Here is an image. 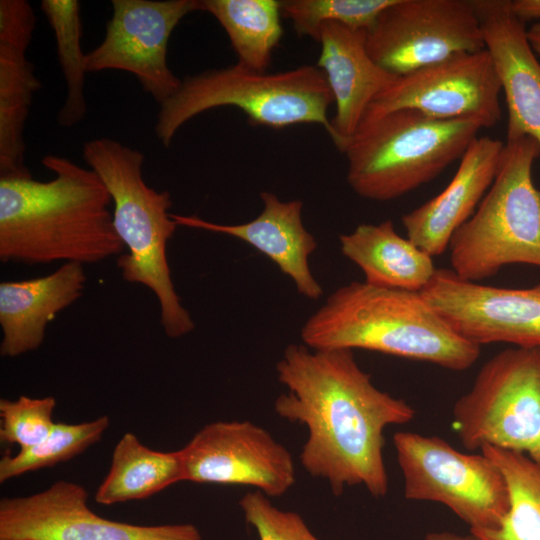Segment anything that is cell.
Returning a JSON list of instances; mask_svg holds the SVG:
<instances>
[{
	"label": "cell",
	"instance_id": "1",
	"mask_svg": "<svg viewBox=\"0 0 540 540\" xmlns=\"http://www.w3.org/2000/svg\"><path fill=\"white\" fill-rule=\"evenodd\" d=\"M276 372L287 388L275 399L276 414L307 429L299 455L305 471L336 496L358 485L385 496L384 431L413 420L412 406L377 388L353 350L290 344Z\"/></svg>",
	"mask_w": 540,
	"mask_h": 540
},
{
	"label": "cell",
	"instance_id": "2",
	"mask_svg": "<svg viewBox=\"0 0 540 540\" xmlns=\"http://www.w3.org/2000/svg\"><path fill=\"white\" fill-rule=\"evenodd\" d=\"M41 162L53 179L0 178L1 262L86 265L123 254L99 176L59 155Z\"/></svg>",
	"mask_w": 540,
	"mask_h": 540
},
{
	"label": "cell",
	"instance_id": "3",
	"mask_svg": "<svg viewBox=\"0 0 540 540\" xmlns=\"http://www.w3.org/2000/svg\"><path fill=\"white\" fill-rule=\"evenodd\" d=\"M311 349H363L461 371L480 346L456 333L420 292L351 282L331 293L303 324Z\"/></svg>",
	"mask_w": 540,
	"mask_h": 540
},
{
	"label": "cell",
	"instance_id": "4",
	"mask_svg": "<svg viewBox=\"0 0 540 540\" xmlns=\"http://www.w3.org/2000/svg\"><path fill=\"white\" fill-rule=\"evenodd\" d=\"M82 154L112 198L114 228L127 249L117 259L122 278L154 294L166 336L189 334L195 324L175 290L167 259V243L178 227L168 212L170 193L149 187L143 178L144 154L115 139L86 141Z\"/></svg>",
	"mask_w": 540,
	"mask_h": 540
},
{
	"label": "cell",
	"instance_id": "5",
	"mask_svg": "<svg viewBox=\"0 0 540 540\" xmlns=\"http://www.w3.org/2000/svg\"><path fill=\"white\" fill-rule=\"evenodd\" d=\"M332 103L326 77L317 66L267 73L237 62L184 77L179 89L159 105L154 131L161 144L169 147L177 131L195 116L233 106L253 125L277 129L318 124L330 134L328 109Z\"/></svg>",
	"mask_w": 540,
	"mask_h": 540
},
{
	"label": "cell",
	"instance_id": "6",
	"mask_svg": "<svg viewBox=\"0 0 540 540\" xmlns=\"http://www.w3.org/2000/svg\"><path fill=\"white\" fill-rule=\"evenodd\" d=\"M481 128L476 120H438L413 109L365 119L342 151L347 182L365 199L399 198L461 158Z\"/></svg>",
	"mask_w": 540,
	"mask_h": 540
},
{
	"label": "cell",
	"instance_id": "7",
	"mask_svg": "<svg viewBox=\"0 0 540 540\" xmlns=\"http://www.w3.org/2000/svg\"><path fill=\"white\" fill-rule=\"evenodd\" d=\"M539 156L531 137L505 143L493 183L450 240L451 270L460 278L479 282L515 263L540 267V190L532 180Z\"/></svg>",
	"mask_w": 540,
	"mask_h": 540
},
{
	"label": "cell",
	"instance_id": "8",
	"mask_svg": "<svg viewBox=\"0 0 540 540\" xmlns=\"http://www.w3.org/2000/svg\"><path fill=\"white\" fill-rule=\"evenodd\" d=\"M452 425L468 450L494 447L540 465V348L491 357L454 404Z\"/></svg>",
	"mask_w": 540,
	"mask_h": 540
},
{
	"label": "cell",
	"instance_id": "9",
	"mask_svg": "<svg viewBox=\"0 0 540 540\" xmlns=\"http://www.w3.org/2000/svg\"><path fill=\"white\" fill-rule=\"evenodd\" d=\"M408 500L448 507L470 530L494 529L509 509L503 474L482 452L465 454L437 436L400 431L393 436Z\"/></svg>",
	"mask_w": 540,
	"mask_h": 540
},
{
	"label": "cell",
	"instance_id": "10",
	"mask_svg": "<svg viewBox=\"0 0 540 540\" xmlns=\"http://www.w3.org/2000/svg\"><path fill=\"white\" fill-rule=\"evenodd\" d=\"M372 59L395 76L485 49L473 1L393 0L366 31Z\"/></svg>",
	"mask_w": 540,
	"mask_h": 540
},
{
	"label": "cell",
	"instance_id": "11",
	"mask_svg": "<svg viewBox=\"0 0 540 540\" xmlns=\"http://www.w3.org/2000/svg\"><path fill=\"white\" fill-rule=\"evenodd\" d=\"M500 92L489 52L461 53L397 76L373 100L362 121L413 109L438 120L471 119L483 128L493 127L501 119Z\"/></svg>",
	"mask_w": 540,
	"mask_h": 540
},
{
	"label": "cell",
	"instance_id": "12",
	"mask_svg": "<svg viewBox=\"0 0 540 540\" xmlns=\"http://www.w3.org/2000/svg\"><path fill=\"white\" fill-rule=\"evenodd\" d=\"M112 16L102 42L86 53L87 72L132 73L160 105L180 87L167 63L170 36L189 13L201 11L200 0H112Z\"/></svg>",
	"mask_w": 540,
	"mask_h": 540
},
{
	"label": "cell",
	"instance_id": "13",
	"mask_svg": "<svg viewBox=\"0 0 540 540\" xmlns=\"http://www.w3.org/2000/svg\"><path fill=\"white\" fill-rule=\"evenodd\" d=\"M0 540H202L190 523L154 526L114 521L88 506V492L58 480L41 492L0 500Z\"/></svg>",
	"mask_w": 540,
	"mask_h": 540
},
{
	"label": "cell",
	"instance_id": "14",
	"mask_svg": "<svg viewBox=\"0 0 540 540\" xmlns=\"http://www.w3.org/2000/svg\"><path fill=\"white\" fill-rule=\"evenodd\" d=\"M183 481L242 485L267 497H280L295 484L290 451L251 421L204 425L180 449Z\"/></svg>",
	"mask_w": 540,
	"mask_h": 540
},
{
	"label": "cell",
	"instance_id": "15",
	"mask_svg": "<svg viewBox=\"0 0 540 540\" xmlns=\"http://www.w3.org/2000/svg\"><path fill=\"white\" fill-rule=\"evenodd\" d=\"M420 293L456 333L472 343L540 348V283L521 289L496 287L437 268Z\"/></svg>",
	"mask_w": 540,
	"mask_h": 540
},
{
	"label": "cell",
	"instance_id": "16",
	"mask_svg": "<svg viewBox=\"0 0 540 540\" xmlns=\"http://www.w3.org/2000/svg\"><path fill=\"white\" fill-rule=\"evenodd\" d=\"M36 16L26 0L0 1V178H31L25 124L42 83L27 58Z\"/></svg>",
	"mask_w": 540,
	"mask_h": 540
},
{
	"label": "cell",
	"instance_id": "17",
	"mask_svg": "<svg viewBox=\"0 0 540 540\" xmlns=\"http://www.w3.org/2000/svg\"><path fill=\"white\" fill-rule=\"evenodd\" d=\"M508 110L507 141L531 137L540 145V63L525 23L509 0L473 1Z\"/></svg>",
	"mask_w": 540,
	"mask_h": 540
},
{
	"label": "cell",
	"instance_id": "18",
	"mask_svg": "<svg viewBox=\"0 0 540 540\" xmlns=\"http://www.w3.org/2000/svg\"><path fill=\"white\" fill-rule=\"evenodd\" d=\"M261 213L253 220L236 225L219 224L196 215L171 214L178 226L229 235L242 240L268 257L294 283L299 294L316 300L323 290L309 266L317 248L315 237L302 219L301 200L282 201L275 194H260Z\"/></svg>",
	"mask_w": 540,
	"mask_h": 540
},
{
	"label": "cell",
	"instance_id": "19",
	"mask_svg": "<svg viewBox=\"0 0 540 540\" xmlns=\"http://www.w3.org/2000/svg\"><path fill=\"white\" fill-rule=\"evenodd\" d=\"M318 42L321 52L316 66L324 73L336 106L329 136L342 152L370 104L397 76L369 55L365 30L325 23Z\"/></svg>",
	"mask_w": 540,
	"mask_h": 540
},
{
	"label": "cell",
	"instance_id": "20",
	"mask_svg": "<svg viewBox=\"0 0 540 540\" xmlns=\"http://www.w3.org/2000/svg\"><path fill=\"white\" fill-rule=\"evenodd\" d=\"M504 145L487 136L475 138L445 189L403 215L407 238L430 256L441 255L493 183Z\"/></svg>",
	"mask_w": 540,
	"mask_h": 540
},
{
	"label": "cell",
	"instance_id": "21",
	"mask_svg": "<svg viewBox=\"0 0 540 540\" xmlns=\"http://www.w3.org/2000/svg\"><path fill=\"white\" fill-rule=\"evenodd\" d=\"M86 281L84 265L64 263L45 276L1 282V356L15 358L37 350L48 324L83 295Z\"/></svg>",
	"mask_w": 540,
	"mask_h": 540
},
{
	"label": "cell",
	"instance_id": "22",
	"mask_svg": "<svg viewBox=\"0 0 540 540\" xmlns=\"http://www.w3.org/2000/svg\"><path fill=\"white\" fill-rule=\"evenodd\" d=\"M342 254L356 264L364 282L382 288L421 292L432 279V256L400 236L391 220L360 224L339 236Z\"/></svg>",
	"mask_w": 540,
	"mask_h": 540
},
{
	"label": "cell",
	"instance_id": "23",
	"mask_svg": "<svg viewBox=\"0 0 540 540\" xmlns=\"http://www.w3.org/2000/svg\"><path fill=\"white\" fill-rule=\"evenodd\" d=\"M180 481H183L180 450H153L135 434L127 432L116 444L110 469L94 497L101 505L142 500Z\"/></svg>",
	"mask_w": 540,
	"mask_h": 540
},
{
	"label": "cell",
	"instance_id": "24",
	"mask_svg": "<svg viewBox=\"0 0 540 540\" xmlns=\"http://www.w3.org/2000/svg\"><path fill=\"white\" fill-rule=\"evenodd\" d=\"M200 5L227 33L238 63L266 72L283 34L280 1L200 0Z\"/></svg>",
	"mask_w": 540,
	"mask_h": 540
},
{
	"label": "cell",
	"instance_id": "25",
	"mask_svg": "<svg viewBox=\"0 0 540 540\" xmlns=\"http://www.w3.org/2000/svg\"><path fill=\"white\" fill-rule=\"evenodd\" d=\"M481 452L504 476L509 509L498 527L470 533L481 540H540V465L523 454L494 447Z\"/></svg>",
	"mask_w": 540,
	"mask_h": 540
},
{
	"label": "cell",
	"instance_id": "26",
	"mask_svg": "<svg viewBox=\"0 0 540 540\" xmlns=\"http://www.w3.org/2000/svg\"><path fill=\"white\" fill-rule=\"evenodd\" d=\"M41 9L54 32L57 57L66 83V97L57 114L59 126L69 128L86 116V54L81 49L82 25L77 0H42Z\"/></svg>",
	"mask_w": 540,
	"mask_h": 540
},
{
	"label": "cell",
	"instance_id": "27",
	"mask_svg": "<svg viewBox=\"0 0 540 540\" xmlns=\"http://www.w3.org/2000/svg\"><path fill=\"white\" fill-rule=\"evenodd\" d=\"M110 425L107 415L94 420L69 424L56 422L49 435L38 444L6 454L0 460V482L25 473L66 462L101 440Z\"/></svg>",
	"mask_w": 540,
	"mask_h": 540
},
{
	"label": "cell",
	"instance_id": "28",
	"mask_svg": "<svg viewBox=\"0 0 540 540\" xmlns=\"http://www.w3.org/2000/svg\"><path fill=\"white\" fill-rule=\"evenodd\" d=\"M393 0H283L281 16L299 37L318 41L325 23H339L355 30H369Z\"/></svg>",
	"mask_w": 540,
	"mask_h": 540
},
{
	"label": "cell",
	"instance_id": "29",
	"mask_svg": "<svg viewBox=\"0 0 540 540\" xmlns=\"http://www.w3.org/2000/svg\"><path fill=\"white\" fill-rule=\"evenodd\" d=\"M53 396L32 398L21 395L16 400H0V440L17 444L20 449L30 448L45 439L56 422Z\"/></svg>",
	"mask_w": 540,
	"mask_h": 540
},
{
	"label": "cell",
	"instance_id": "30",
	"mask_svg": "<svg viewBox=\"0 0 540 540\" xmlns=\"http://www.w3.org/2000/svg\"><path fill=\"white\" fill-rule=\"evenodd\" d=\"M238 504L259 540H320L299 514L279 509L260 491L247 492Z\"/></svg>",
	"mask_w": 540,
	"mask_h": 540
},
{
	"label": "cell",
	"instance_id": "31",
	"mask_svg": "<svg viewBox=\"0 0 540 540\" xmlns=\"http://www.w3.org/2000/svg\"><path fill=\"white\" fill-rule=\"evenodd\" d=\"M511 9L514 15L524 23L529 20H540V0L511 1Z\"/></svg>",
	"mask_w": 540,
	"mask_h": 540
},
{
	"label": "cell",
	"instance_id": "32",
	"mask_svg": "<svg viewBox=\"0 0 540 540\" xmlns=\"http://www.w3.org/2000/svg\"><path fill=\"white\" fill-rule=\"evenodd\" d=\"M424 540H481L472 533L469 535H460L451 532H431L428 533Z\"/></svg>",
	"mask_w": 540,
	"mask_h": 540
},
{
	"label": "cell",
	"instance_id": "33",
	"mask_svg": "<svg viewBox=\"0 0 540 540\" xmlns=\"http://www.w3.org/2000/svg\"><path fill=\"white\" fill-rule=\"evenodd\" d=\"M527 38L532 49L540 54V20L527 30Z\"/></svg>",
	"mask_w": 540,
	"mask_h": 540
}]
</instances>
